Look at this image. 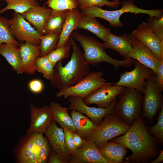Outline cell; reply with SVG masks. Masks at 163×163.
I'll list each match as a JSON object with an SVG mask.
<instances>
[{"mask_svg":"<svg viewBox=\"0 0 163 163\" xmlns=\"http://www.w3.org/2000/svg\"><path fill=\"white\" fill-rule=\"evenodd\" d=\"M112 141L131 150V155L123 161L125 163L150 161L158 153V141L148 131L140 116L134 120L127 132Z\"/></svg>","mask_w":163,"mask_h":163,"instance_id":"6da1fadb","label":"cell"},{"mask_svg":"<svg viewBox=\"0 0 163 163\" xmlns=\"http://www.w3.org/2000/svg\"><path fill=\"white\" fill-rule=\"evenodd\" d=\"M70 37L73 52L70 61L64 66L62 61H59L54 67L51 85L59 90L75 84L89 72V64L74 39Z\"/></svg>","mask_w":163,"mask_h":163,"instance_id":"7a4b0ae2","label":"cell"},{"mask_svg":"<svg viewBox=\"0 0 163 163\" xmlns=\"http://www.w3.org/2000/svg\"><path fill=\"white\" fill-rule=\"evenodd\" d=\"M70 37L80 43L83 50L84 59L89 64L97 66L101 62H107L113 65L116 71L120 66L129 68L134 64L135 60L132 58L118 60L112 58L106 52L104 43L92 37L82 35L77 31H73Z\"/></svg>","mask_w":163,"mask_h":163,"instance_id":"3957f363","label":"cell"},{"mask_svg":"<svg viewBox=\"0 0 163 163\" xmlns=\"http://www.w3.org/2000/svg\"><path fill=\"white\" fill-rule=\"evenodd\" d=\"M120 4L122 8L116 10H105L96 6L87 7L80 10L83 14L102 18L107 21L111 26L119 27L123 26L120 18L122 14L126 12L135 14H145L150 16H155L157 18L163 16V9L147 10L139 8L134 5L133 0H124Z\"/></svg>","mask_w":163,"mask_h":163,"instance_id":"277c9868","label":"cell"},{"mask_svg":"<svg viewBox=\"0 0 163 163\" xmlns=\"http://www.w3.org/2000/svg\"><path fill=\"white\" fill-rule=\"evenodd\" d=\"M20 146L18 154L21 163H46L51 148L47 139L42 133L27 134Z\"/></svg>","mask_w":163,"mask_h":163,"instance_id":"5b68a950","label":"cell"},{"mask_svg":"<svg viewBox=\"0 0 163 163\" xmlns=\"http://www.w3.org/2000/svg\"><path fill=\"white\" fill-rule=\"evenodd\" d=\"M142 93L132 88L125 87L119 96L114 113L124 123L131 126L142 110Z\"/></svg>","mask_w":163,"mask_h":163,"instance_id":"8992f818","label":"cell"},{"mask_svg":"<svg viewBox=\"0 0 163 163\" xmlns=\"http://www.w3.org/2000/svg\"><path fill=\"white\" fill-rule=\"evenodd\" d=\"M131 127L124 123L114 113L109 114L97 126L90 139L99 148L110 140L126 133Z\"/></svg>","mask_w":163,"mask_h":163,"instance_id":"52a82bcc","label":"cell"},{"mask_svg":"<svg viewBox=\"0 0 163 163\" xmlns=\"http://www.w3.org/2000/svg\"><path fill=\"white\" fill-rule=\"evenodd\" d=\"M103 75L101 72H89L75 84L59 90L55 96L67 98L70 96H76L84 99L107 83Z\"/></svg>","mask_w":163,"mask_h":163,"instance_id":"ba28073f","label":"cell"},{"mask_svg":"<svg viewBox=\"0 0 163 163\" xmlns=\"http://www.w3.org/2000/svg\"><path fill=\"white\" fill-rule=\"evenodd\" d=\"M142 99V113L148 120L152 121L163 106L162 92L156 82L155 75L153 73L146 80Z\"/></svg>","mask_w":163,"mask_h":163,"instance_id":"9c48e42d","label":"cell"},{"mask_svg":"<svg viewBox=\"0 0 163 163\" xmlns=\"http://www.w3.org/2000/svg\"><path fill=\"white\" fill-rule=\"evenodd\" d=\"M135 60L134 69L130 71L122 72L118 82L112 85L135 89L143 94L146 84V79L154 73L150 68Z\"/></svg>","mask_w":163,"mask_h":163,"instance_id":"30bf717a","label":"cell"},{"mask_svg":"<svg viewBox=\"0 0 163 163\" xmlns=\"http://www.w3.org/2000/svg\"><path fill=\"white\" fill-rule=\"evenodd\" d=\"M8 21L15 38L34 45L40 44L42 35L21 14L14 11L12 18Z\"/></svg>","mask_w":163,"mask_h":163,"instance_id":"8fae6325","label":"cell"},{"mask_svg":"<svg viewBox=\"0 0 163 163\" xmlns=\"http://www.w3.org/2000/svg\"><path fill=\"white\" fill-rule=\"evenodd\" d=\"M107 83L83 99L87 105L96 104L98 107L106 108L116 100L125 87Z\"/></svg>","mask_w":163,"mask_h":163,"instance_id":"7c38bea8","label":"cell"},{"mask_svg":"<svg viewBox=\"0 0 163 163\" xmlns=\"http://www.w3.org/2000/svg\"><path fill=\"white\" fill-rule=\"evenodd\" d=\"M68 98L70 103L69 109L85 114L97 126L106 115L114 113V107L117 102L116 100L109 107L104 108L89 107L85 103L83 99L79 97L70 96Z\"/></svg>","mask_w":163,"mask_h":163,"instance_id":"4fadbf2b","label":"cell"},{"mask_svg":"<svg viewBox=\"0 0 163 163\" xmlns=\"http://www.w3.org/2000/svg\"><path fill=\"white\" fill-rule=\"evenodd\" d=\"M128 36L132 48L127 55V58L138 61L152 69L155 73L159 64L163 61H160L148 47L131 34H128Z\"/></svg>","mask_w":163,"mask_h":163,"instance_id":"5bb4252c","label":"cell"},{"mask_svg":"<svg viewBox=\"0 0 163 163\" xmlns=\"http://www.w3.org/2000/svg\"><path fill=\"white\" fill-rule=\"evenodd\" d=\"M131 34L148 47L160 61H163V42L152 32L147 23L139 24Z\"/></svg>","mask_w":163,"mask_h":163,"instance_id":"9a60e30c","label":"cell"},{"mask_svg":"<svg viewBox=\"0 0 163 163\" xmlns=\"http://www.w3.org/2000/svg\"><path fill=\"white\" fill-rule=\"evenodd\" d=\"M30 109V122L27 133H45L53 120L50 107H37L31 103Z\"/></svg>","mask_w":163,"mask_h":163,"instance_id":"2e32d148","label":"cell"},{"mask_svg":"<svg viewBox=\"0 0 163 163\" xmlns=\"http://www.w3.org/2000/svg\"><path fill=\"white\" fill-rule=\"evenodd\" d=\"M68 161L70 163H109L91 139L85 140L83 145L71 156Z\"/></svg>","mask_w":163,"mask_h":163,"instance_id":"e0dca14e","label":"cell"},{"mask_svg":"<svg viewBox=\"0 0 163 163\" xmlns=\"http://www.w3.org/2000/svg\"><path fill=\"white\" fill-rule=\"evenodd\" d=\"M53 151L57 153L69 163L71 155L66 148L63 129L59 127L53 120L44 133Z\"/></svg>","mask_w":163,"mask_h":163,"instance_id":"ac0fdd59","label":"cell"},{"mask_svg":"<svg viewBox=\"0 0 163 163\" xmlns=\"http://www.w3.org/2000/svg\"><path fill=\"white\" fill-rule=\"evenodd\" d=\"M23 73L33 75L37 71L35 62L40 56V45H36L25 42L19 47Z\"/></svg>","mask_w":163,"mask_h":163,"instance_id":"d6986e66","label":"cell"},{"mask_svg":"<svg viewBox=\"0 0 163 163\" xmlns=\"http://www.w3.org/2000/svg\"><path fill=\"white\" fill-rule=\"evenodd\" d=\"M51 9L39 4L21 14L40 35H43L44 26Z\"/></svg>","mask_w":163,"mask_h":163,"instance_id":"ffe728a7","label":"cell"},{"mask_svg":"<svg viewBox=\"0 0 163 163\" xmlns=\"http://www.w3.org/2000/svg\"><path fill=\"white\" fill-rule=\"evenodd\" d=\"M82 15L78 8L68 10L56 48L64 45L69 38L73 30L78 29V23Z\"/></svg>","mask_w":163,"mask_h":163,"instance_id":"44dd1931","label":"cell"},{"mask_svg":"<svg viewBox=\"0 0 163 163\" xmlns=\"http://www.w3.org/2000/svg\"><path fill=\"white\" fill-rule=\"evenodd\" d=\"M70 113L76 132L85 140L90 139L97 126L88 117L77 111L71 110Z\"/></svg>","mask_w":163,"mask_h":163,"instance_id":"7402d4cb","label":"cell"},{"mask_svg":"<svg viewBox=\"0 0 163 163\" xmlns=\"http://www.w3.org/2000/svg\"><path fill=\"white\" fill-rule=\"evenodd\" d=\"M50 107L53 120L62 129L76 132L72 117L69 113V107H62L59 103L54 101L51 102Z\"/></svg>","mask_w":163,"mask_h":163,"instance_id":"603a6c76","label":"cell"},{"mask_svg":"<svg viewBox=\"0 0 163 163\" xmlns=\"http://www.w3.org/2000/svg\"><path fill=\"white\" fill-rule=\"evenodd\" d=\"M0 54L2 55L18 74L23 73L21 59L18 46L13 43L0 45Z\"/></svg>","mask_w":163,"mask_h":163,"instance_id":"cb8c5ba5","label":"cell"},{"mask_svg":"<svg viewBox=\"0 0 163 163\" xmlns=\"http://www.w3.org/2000/svg\"><path fill=\"white\" fill-rule=\"evenodd\" d=\"M104 43L106 48L116 51L124 59L127 58V55L132 48L128 34H126L118 36L110 32L108 34Z\"/></svg>","mask_w":163,"mask_h":163,"instance_id":"d4e9b609","label":"cell"},{"mask_svg":"<svg viewBox=\"0 0 163 163\" xmlns=\"http://www.w3.org/2000/svg\"><path fill=\"white\" fill-rule=\"evenodd\" d=\"M78 28L91 32L104 42L110 32V28L101 24L96 17L83 14L79 21Z\"/></svg>","mask_w":163,"mask_h":163,"instance_id":"484cf974","label":"cell"},{"mask_svg":"<svg viewBox=\"0 0 163 163\" xmlns=\"http://www.w3.org/2000/svg\"><path fill=\"white\" fill-rule=\"evenodd\" d=\"M67 11L51 9L44 26L43 35L61 32L66 18Z\"/></svg>","mask_w":163,"mask_h":163,"instance_id":"4316f807","label":"cell"},{"mask_svg":"<svg viewBox=\"0 0 163 163\" xmlns=\"http://www.w3.org/2000/svg\"><path fill=\"white\" fill-rule=\"evenodd\" d=\"M61 32L53 33L42 35L40 45V56L47 55L57 46Z\"/></svg>","mask_w":163,"mask_h":163,"instance_id":"83f0119b","label":"cell"},{"mask_svg":"<svg viewBox=\"0 0 163 163\" xmlns=\"http://www.w3.org/2000/svg\"><path fill=\"white\" fill-rule=\"evenodd\" d=\"M6 7L0 10V14L8 10L12 9L21 14L26 11L30 8L39 4L33 0H8L6 1Z\"/></svg>","mask_w":163,"mask_h":163,"instance_id":"f1b7e54d","label":"cell"},{"mask_svg":"<svg viewBox=\"0 0 163 163\" xmlns=\"http://www.w3.org/2000/svg\"><path fill=\"white\" fill-rule=\"evenodd\" d=\"M72 46L70 37L69 40L63 45L56 48L46 55L54 67L56 63L67 58L70 53Z\"/></svg>","mask_w":163,"mask_h":163,"instance_id":"f546056e","label":"cell"},{"mask_svg":"<svg viewBox=\"0 0 163 163\" xmlns=\"http://www.w3.org/2000/svg\"><path fill=\"white\" fill-rule=\"evenodd\" d=\"M37 71L42 73L47 79L51 82L53 79L54 66L46 56L38 57L35 62Z\"/></svg>","mask_w":163,"mask_h":163,"instance_id":"4dcf8cb0","label":"cell"},{"mask_svg":"<svg viewBox=\"0 0 163 163\" xmlns=\"http://www.w3.org/2000/svg\"><path fill=\"white\" fill-rule=\"evenodd\" d=\"M3 43H13L19 46L11 31L8 20L0 15V45Z\"/></svg>","mask_w":163,"mask_h":163,"instance_id":"1f68e13d","label":"cell"},{"mask_svg":"<svg viewBox=\"0 0 163 163\" xmlns=\"http://www.w3.org/2000/svg\"><path fill=\"white\" fill-rule=\"evenodd\" d=\"M46 4L50 8L56 10H65L78 8L77 0H47Z\"/></svg>","mask_w":163,"mask_h":163,"instance_id":"d6a6232c","label":"cell"},{"mask_svg":"<svg viewBox=\"0 0 163 163\" xmlns=\"http://www.w3.org/2000/svg\"><path fill=\"white\" fill-rule=\"evenodd\" d=\"M78 8L80 10L87 7L96 6L100 8L106 6L111 8H117L120 3L110 1L108 0H77Z\"/></svg>","mask_w":163,"mask_h":163,"instance_id":"836d02e7","label":"cell"},{"mask_svg":"<svg viewBox=\"0 0 163 163\" xmlns=\"http://www.w3.org/2000/svg\"><path fill=\"white\" fill-rule=\"evenodd\" d=\"M147 23L152 32L163 42V16L157 18L149 15Z\"/></svg>","mask_w":163,"mask_h":163,"instance_id":"e575fe53","label":"cell"},{"mask_svg":"<svg viewBox=\"0 0 163 163\" xmlns=\"http://www.w3.org/2000/svg\"><path fill=\"white\" fill-rule=\"evenodd\" d=\"M157 122L155 125L148 127V130L150 133L156 137L158 142L161 144L163 142V106L159 112Z\"/></svg>","mask_w":163,"mask_h":163,"instance_id":"d590c367","label":"cell"},{"mask_svg":"<svg viewBox=\"0 0 163 163\" xmlns=\"http://www.w3.org/2000/svg\"><path fill=\"white\" fill-rule=\"evenodd\" d=\"M118 144L112 140L108 141L99 148L102 155L109 163H113Z\"/></svg>","mask_w":163,"mask_h":163,"instance_id":"8d00e7d4","label":"cell"},{"mask_svg":"<svg viewBox=\"0 0 163 163\" xmlns=\"http://www.w3.org/2000/svg\"><path fill=\"white\" fill-rule=\"evenodd\" d=\"M63 129L66 146L69 155L71 156L77 149L73 139L72 132L66 129Z\"/></svg>","mask_w":163,"mask_h":163,"instance_id":"74e56055","label":"cell"},{"mask_svg":"<svg viewBox=\"0 0 163 163\" xmlns=\"http://www.w3.org/2000/svg\"><path fill=\"white\" fill-rule=\"evenodd\" d=\"M28 87L32 92L38 94L42 91L44 88V85L40 80L35 79L29 82L28 84Z\"/></svg>","mask_w":163,"mask_h":163,"instance_id":"f35d334b","label":"cell"},{"mask_svg":"<svg viewBox=\"0 0 163 163\" xmlns=\"http://www.w3.org/2000/svg\"><path fill=\"white\" fill-rule=\"evenodd\" d=\"M127 148L119 143L114 156L113 163H121L127 152Z\"/></svg>","mask_w":163,"mask_h":163,"instance_id":"ab89813d","label":"cell"},{"mask_svg":"<svg viewBox=\"0 0 163 163\" xmlns=\"http://www.w3.org/2000/svg\"><path fill=\"white\" fill-rule=\"evenodd\" d=\"M155 78L157 84L161 90L163 91V61L158 66L156 72Z\"/></svg>","mask_w":163,"mask_h":163,"instance_id":"60d3db41","label":"cell"},{"mask_svg":"<svg viewBox=\"0 0 163 163\" xmlns=\"http://www.w3.org/2000/svg\"><path fill=\"white\" fill-rule=\"evenodd\" d=\"M47 161L49 163H68V162L56 152L51 151Z\"/></svg>","mask_w":163,"mask_h":163,"instance_id":"b9f144b4","label":"cell"},{"mask_svg":"<svg viewBox=\"0 0 163 163\" xmlns=\"http://www.w3.org/2000/svg\"><path fill=\"white\" fill-rule=\"evenodd\" d=\"M73 142L76 149L81 147L85 143V140L82 139L76 132H72Z\"/></svg>","mask_w":163,"mask_h":163,"instance_id":"7bdbcfd3","label":"cell"},{"mask_svg":"<svg viewBox=\"0 0 163 163\" xmlns=\"http://www.w3.org/2000/svg\"><path fill=\"white\" fill-rule=\"evenodd\" d=\"M163 161V150L160 151V153L157 157L154 160H151L150 162L151 163H159Z\"/></svg>","mask_w":163,"mask_h":163,"instance_id":"ee69618b","label":"cell"},{"mask_svg":"<svg viewBox=\"0 0 163 163\" xmlns=\"http://www.w3.org/2000/svg\"><path fill=\"white\" fill-rule=\"evenodd\" d=\"M112 1L117 2H119L120 3V0H112Z\"/></svg>","mask_w":163,"mask_h":163,"instance_id":"f6af8a7d","label":"cell"},{"mask_svg":"<svg viewBox=\"0 0 163 163\" xmlns=\"http://www.w3.org/2000/svg\"><path fill=\"white\" fill-rule=\"evenodd\" d=\"M33 0L34 1L37 2V1L38 0Z\"/></svg>","mask_w":163,"mask_h":163,"instance_id":"bcb514c9","label":"cell"},{"mask_svg":"<svg viewBox=\"0 0 163 163\" xmlns=\"http://www.w3.org/2000/svg\"><path fill=\"white\" fill-rule=\"evenodd\" d=\"M4 0V1H5L6 2V1H8V0Z\"/></svg>","mask_w":163,"mask_h":163,"instance_id":"7dc6e473","label":"cell"},{"mask_svg":"<svg viewBox=\"0 0 163 163\" xmlns=\"http://www.w3.org/2000/svg\"><path fill=\"white\" fill-rule=\"evenodd\" d=\"M159 1H161L162 0H158Z\"/></svg>","mask_w":163,"mask_h":163,"instance_id":"c3c4849f","label":"cell"}]
</instances>
